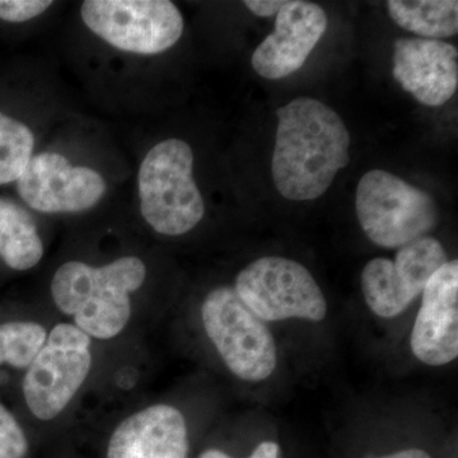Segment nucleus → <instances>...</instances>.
<instances>
[{"label": "nucleus", "mask_w": 458, "mask_h": 458, "mask_svg": "<svg viewBox=\"0 0 458 458\" xmlns=\"http://www.w3.org/2000/svg\"><path fill=\"white\" fill-rule=\"evenodd\" d=\"M3 363H5V348L2 334H0V366H2Z\"/></svg>", "instance_id": "nucleus-26"}, {"label": "nucleus", "mask_w": 458, "mask_h": 458, "mask_svg": "<svg viewBox=\"0 0 458 458\" xmlns=\"http://www.w3.org/2000/svg\"><path fill=\"white\" fill-rule=\"evenodd\" d=\"M146 276V265L135 256L117 259L102 267L69 261L56 270L51 294L57 309L73 316L84 334L113 339L128 325L131 293L143 285Z\"/></svg>", "instance_id": "nucleus-2"}, {"label": "nucleus", "mask_w": 458, "mask_h": 458, "mask_svg": "<svg viewBox=\"0 0 458 458\" xmlns=\"http://www.w3.org/2000/svg\"><path fill=\"white\" fill-rule=\"evenodd\" d=\"M234 291L264 322L327 318L321 288L303 265L289 259L270 256L251 262L238 274Z\"/></svg>", "instance_id": "nucleus-7"}, {"label": "nucleus", "mask_w": 458, "mask_h": 458, "mask_svg": "<svg viewBox=\"0 0 458 458\" xmlns=\"http://www.w3.org/2000/svg\"><path fill=\"white\" fill-rule=\"evenodd\" d=\"M27 439L13 415L0 403V458L26 456Z\"/></svg>", "instance_id": "nucleus-20"}, {"label": "nucleus", "mask_w": 458, "mask_h": 458, "mask_svg": "<svg viewBox=\"0 0 458 458\" xmlns=\"http://www.w3.org/2000/svg\"><path fill=\"white\" fill-rule=\"evenodd\" d=\"M376 458H432L428 452L419 450V448H409V450H403L394 452V454H386V456Z\"/></svg>", "instance_id": "nucleus-24"}, {"label": "nucleus", "mask_w": 458, "mask_h": 458, "mask_svg": "<svg viewBox=\"0 0 458 458\" xmlns=\"http://www.w3.org/2000/svg\"><path fill=\"white\" fill-rule=\"evenodd\" d=\"M394 80L420 104L438 107L458 87V51L429 38H399L394 45Z\"/></svg>", "instance_id": "nucleus-12"}, {"label": "nucleus", "mask_w": 458, "mask_h": 458, "mask_svg": "<svg viewBox=\"0 0 458 458\" xmlns=\"http://www.w3.org/2000/svg\"><path fill=\"white\" fill-rule=\"evenodd\" d=\"M276 149L271 174L289 200H315L327 191L337 172L351 162V134L327 105L298 98L276 110Z\"/></svg>", "instance_id": "nucleus-1"}, {"label": "nucleus", "mask_w": 458, "mask_h": 458, "mask_svg": "<svg viewBox=\"0 0 458 458\" xmlns=\"http://www.w3.org/2000/svg\"><path fill=\"white\" fill-rule=\"evenodd\" d=\"M355 208L364 233L386 249H400L426 237L438 221L430 195L382 170L367 172L361 177Z\"/></svg>", "instance_id": "nucleus-4"}, {"label": "nucleus", "mask_w": 458, "mask_h": 458, "mask_svg": "<svg viewBox=\"0 0 458 458\" xmlns=\"http://www.w3.org/2000/svg\"><path fill=\"white\" fill-rule=\"evenodd\" d=\"M199 458H233L225 454V452L219 450H208L203 452Z\"/></svg>", "instance_id": "nucleus-25"}, {"label": "nucleus", "mask_w": 458, "mask_h": 458, "mask_svg": "<svg viewBox=\"0 0 458 458\" xmlns=\"http://www.w3.org/2000/svg\"><path fill=\"white\" fill-rule=\"evenodd\" d=\"M44 245L32 216L20 205L0 198V258L14 270H29L40 262Z\"/></svg>", "instance_id": "nucleus-14"}, {"label": "nucleus", "mask_w": 458, "mask_h": 458, "mask_svg": "<svg viewBox=\"0 0 458 458\" xmlns=\"http://www.w3.org/2000/svg\"><path fill=\"white\" fill-rule=\"evenodd\" d=\"M33 147L31 129L0 113V185L20 179L32 158Z\"/></svg>", "instance_id": "nucleus-18"}, {"label": "nucleus", "mask_w": 458, "mask_h": 458, "mask_svg": "<svg viewBox=\"0 0 458 458\" xmlns=\"http://www.w3.org/2000/svg\"><path fill=\"white\" fill-rule=\"evenodd\" d=\"M280 448L276 442H262L249 458H279Z\"/></svg>", "instance_id": "nucleus-23"}, {"label": "nucleus", "mask_w": 458, "mask_h": 458, "mask_svg": "<svg viewBox=\"0 0 458 458\" xmlns=\"http://www.w3.org/2000/svg\"><path fill=\"white\" fill-rule=\"evenodd\" d=\"M21 199L36 212L78 213L90 209L106 192L98 171L72 165L59 153L33 156L17 180Z\"/></svg>", "instance_id": "nucleus-9"}, {"label": "nucleus", "mask_w": 458, "mask_h": 458, "mask_svg": "<svg viewBox=\"0 0 458 458\" xmlns=\"http://www.w3.org/2000/svg\"><path fill=\"white\" fill-rule=\"evenodd\" d=\"M201 318L207 335L232 373L245 381H262L278 363L276 342L265 322L238 297L221 286L205 298Z\"/></svg>", "instance_id": "nucleus-5"}, {"label": "nucleus", "mask_w": 458, "mask_h": 458, "mask_svg": "<svg viewBox=\"0 0 458 458\" xmlns=\"http://www.w3.org/2000/svg\"><path fill=\"white\" fill-rule=\"evenodd\" d=\"M89 346L90 337L74 325L51 330L23 379L27 406L36 418L51 420L68 406L92 366Z\"/></svg>", "instance_id": "nucleus-8"}, {"label": "nucleus", "mask_w": 458, "mask_h": 458, "mask_svg": "<svg viewBox=\"0 0 458 458\" xmlns=\"http://www.w3.org/2000/svg\"><path fill=\"white\" fill-rule=\"evenodd\" d=\"M410 344L428 366H445L458 357L457 260L445 262L427 283Z\"/></svg>", "instance_id": "nucleus-11"}, {"label": "nucleus", "mask_w": 458, "mask_h": 458, "mask_svg": "<svg viewBox=\"0 0 458 458\" xmlns=\"http://www.w3.org/2000/svg\"><path fill=\"white\" fill-rule=\"evenodd\" d=\"M81 14L90 31L111 47L140 55L171 49L185 27L170 0H87Z\"/></svg>", "instance_id": "nucleus-6"}, {"label": "nucleus", "mask_w": 458, "mask_h": 458, "mask_svg": "<svg viewBox=\"0 0 458 458\" xmlns=\"http://www.w3.org/2000/svg\"><path fill=\"white\" fill-rule=\"evenodd\" d=\"M328 25L327 14L315 3L286 2L276 14V30L252 55L256 73L276 81L302 68Z\"/></svg>", "instance_id": "nucleus-10"}, {"label": "nucleus", "mask_w": 458, "mask_h": 458, "mask_svg": "<svg viewBox=\"0 0 458 458\" xmlns=\"http://www.w3.org/2000/svg\"><path fill=\"white\" fill-rule=\"evenodd\" d=\"M361 291L369 309L379 318L399 316L414 301L403 288L390 259H373L364 267Z\"/></svg>", "instance_id": "nucleus-16"}, {"label": "nucleus", "mask_w": 458, "mask_h": 458, "mask_svg": "<svg viewBox=\"0 0 458 458\" xmlns=\"http://www.w3.org/2000/svg\"><path fill=\"white\" fill-rule=\"evenodd\" d=\"M186 421L179 410L155 405L141 410L114 429L107 458H188Z\"/></svg>", "instance_id": "nucleus-13"}, {"label": "nucleus", "mask_w": 458, "mask_h": 458, "mask_svg": "<svg viewBox=\"0 0 458 458\" xmlns=\"http://www.w3.org/2000/svg\"><path fill=\"white\" fill-rule=\"evenodd\" d=\"M438 240L421 237L400 247L394 260V271L412 300L423 293L427 283L447 262Z\"/></svg>", "instance_id": "nucleus-17"}, {"label": "nucleus", "mask_w": 458, "mask_h": 458, "mask_svg": "<svg viewBox=\"0 0 458 458\" xmlns=\"http://www.w3.org/2000/svg\"><path fill=\"white\" fill-rule=\"evenodd\" d=\"M192 167L191 147L176 138L161 141L144 157L138 174L140 210L157 233L181 236L203 219L204 200Z\"/></svg>", "instance_id": "nucleus-3"}, {"label": "nucleus", "mask_w": 458, "mask_h": 458, "mask_svg": "<svg viewBox=\"0 0 458 458\" xmlns=\"http://www.w3.org/2000/svg\"><path fill=\"white\" fill-rule=\"evenodd\" d=\"M286 2L283 0H247L245 5L259 17L276 16Z\"/></svg>", "instance_id": "nucleus-22"}, {"label": "nucleus", "mask_w": 458, "mask_h": 458, "mask_svg": "<svg viewBox=\"0 0 458 458\" xmlns=\"http://www.w3.org/2000/svg\"><path fill=\"white\" fill-rule=\"evenodd\" d=\"M53 5L51 0H0V20L26 22L40 16Z\"/></svg>", "instance_id": "nucleus-21"}, {"label": "nucleus", "mask_w": 458, "mask_h": 458, "mask_svg": "<svg viewBox=\"0 0 458 458\" xmlns=\"http://www.w3.org/2000/svg\"><path fill=\"white\" fill-rule=\"evenodd\" d=\"M388 12L401 29L421 36V38L439 40L458 32V2L456 0H390Z\"/></svg>", "instance_id": "nucleus-15"}, {"label": "nucleus", "mask_w": 458, "mask_h": 458, "mask_svg": "<svg viewBox=\"0 0 458 458\" xmlns=\"http://www.w3.org/2000/svg\"><path fill=\"white\" fill-rule=\"evenodd\" d=\"M5 348V363L16 369H29L47 343V330L36 322H7L0 325Z\"/></svg>", "instance_id": "nucleus-19"}]
</instances>
